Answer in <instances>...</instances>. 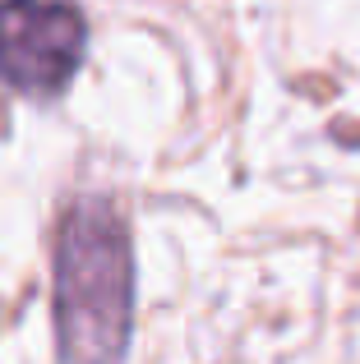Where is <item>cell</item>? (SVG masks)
I'll use <instances>...</instances> for the list:
<instances>
[{"instance_id": "7a4b0ae2", "label": "cell", "mask_w": 360, "mask_h": 364, "mask_svg": "<svg viewBox=\"0 0 360 364\" xmlns=\"http://www.w3.org/2000/svg\"><path fill=\"white\" fill-rule=\"evenodd\" d=\"M88 18L65 0H0V83L23 97H60L83 70Z\"/></svg>"}, {"instance_id": "6da1fadb", "label": "cell", "mask_w": 360, "mask_h": 364, "mask_svg": "<svg viewBox=\"0 0 360 364\" xmlns=\"http://www.w3.org/2000/svg\"><path fill=\"white\" fill-rule=\"evenodd\" d=\"M55 364H125L134 328V249L120 208L83 194L65 208L51 249Z\"/></svg>"}]
</instances>
